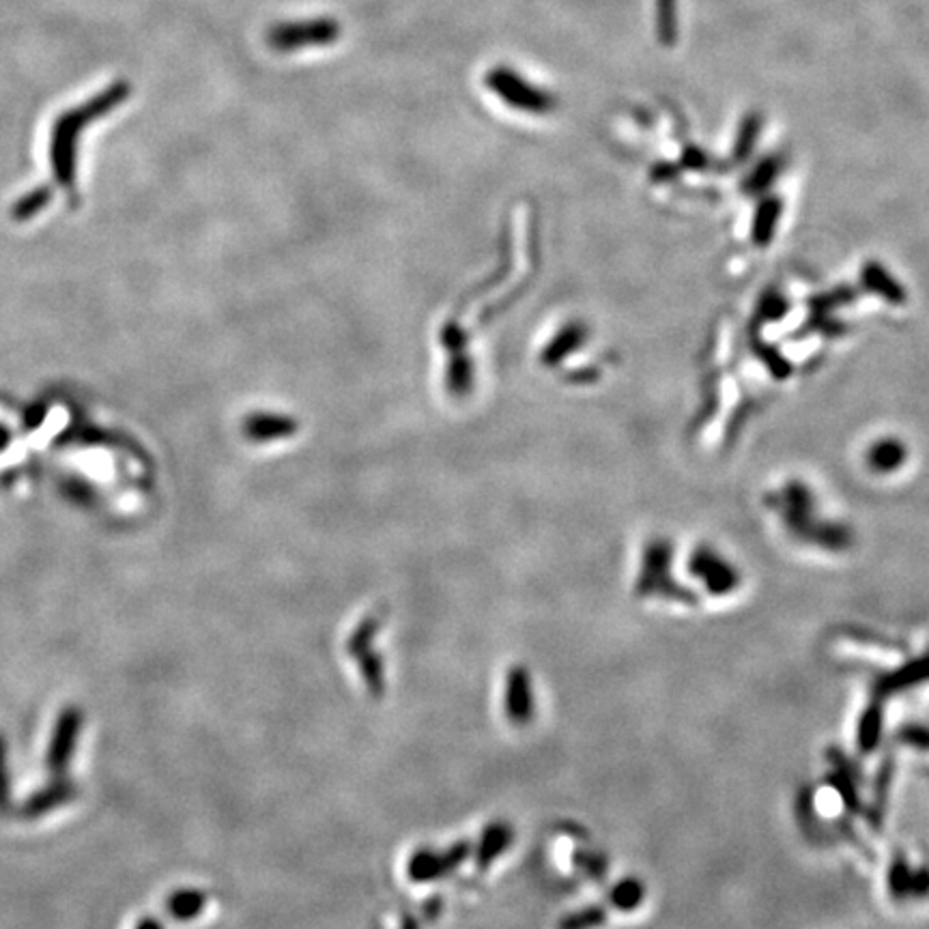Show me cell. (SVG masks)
Wrapping results in <instances>:
<instances>
[{"label":"cell","instance_id":"8992f818","mask_svg":"<svg viewBox=\"0 0 929 929\" xmlns=\"http://www.w3.org/2000/svg\"><path fill=\"white\" fill-rule=\"evenodd\" d=\"M529 687L523 669H513L508 683V713L515 721H523L529 717Z\"/></svg>","mask_w":929,"mask_h":929},{"label":"cell","instance_id":"52a82bcc","mask_svg":"<svg viewBox=\"0 0 929 929\" xmlns=\"http://www.w3.org/2000/svg\"><path fill=\"white\" fill-rule=\"evenodd\" d=\"M656 33L663 46L678 39V0H656Z\"/></svg>","mask_w":929,"mask_h":929},{"label":"cell","instance_id":"7a4b0ae2","mask_svg":"<svg viewBox=\"0 0 929 929\" xmlns=\"http://www.w3.org/2000/svg\"><path fill=\"white\" fill-rule=\"evenodd\" d=\"M486 89L502 102L527 114H547L555 108V98L549 91L523 78L508 65H495L484 75Z\"/></svg>","mask_w":929,"mask_h":929},{"label":"cell","instance_id":"30bf717a","mask_svg":"<svg viewBox=\"0 0 929 929\" xmlns=\"http://www.w3.org/2000/svg\"><path fill=\"white\" fill-rule=\"evenodd\" d=\"M508 830L506 828H493V830H488V835H486V841H484V848H482V859L488 860L491 857H495V855H499L504 848H506V844H508Z\"/></svg>","mask_w":929,"mask_h":929},{"label":"cell","instance_id":"5b68a950","mask_svg":"<svg viewBox=\"0 0 929 929\" xmlns=\"http://www.w3.org/2000/svg\"><path fill=\"white\" fill-rule=\"evenodd\" d=\"M78 786L69 779V777H50V781L46 786H41L39 790H34L18 809L16 816L24 822H33V820H41L43 816L65 807L69 802H73L78 798Z\"/></svg>","mask_w":929,"mask_h":929},{"label":"cell","instance_id":"8fae6325","mask_svg":"<svg viewBox=\"0 0 929 929\" xmlns=\"http://www.w3.org/2000/svg\"><path fill=\"white\" fill-rule=\"evenodd\" d=\"M137 929H162V926H160V921H155V919H142V921L138 923Z\"/></svg>","mask_w":929,"mask_h":929},{"label":"cell","instance_id":"6da1fadb","mask_svg":"<svg viewBox=\"0 0 929 929\" xmlns=\"http://www.w3.org/2000/svg\"><path fill=\"white\" fill-rule=\"evenodd\" d=\"M130 93H132L130 82L119 80V82H112L105 91L98 93L95 98H91L89 102L80 103V105L71 108L59 117V121L52 130V160H54L57 174H59L61 181L69 183L71 176H73L75 144H78V137L82 134V130L89 128L95 119L105 117L108 112L119 108L121 103L130 98Z\"/></svg>","mask_w":929,"mask_h":929},{"label":"cell","instance_id":"277c9868","mask_svg":"<svg viewBox=\"0 0 929 929\" xmlns=\"http://www.w3.org/2000/svg\"><path fill=\"white\" fill-rule=\"evenodd\" d=\"M84 727V713L80 706H65L57 721L46 751V768L50 777H69V768L78 749V740Z\"/></svg>","mask_w":929,"mask_h":929},{"label":"cell","instance_id":"ba28073f","mask_svg":"<svg viewBox=\"0 0 929 929\" xmlns=\"http://www.w3.org/2000/svg\"><path fill=\"white\" fill-rule=\"evenodd\" d=\"M205 901V895L199 893V891L183 889V891H176V893H172L169 897L166 908H169V912H171V917H174V919L190 921V919H194V917L201 915Z\"/></svg>","mask_w":929,"mask_h":929},{"label":"cell","instance_id":"9c48e42d","mask_svg":"<svg viewBox=\"0 0 929 929\" xmlns=\"http://www.w3.org/2000/svg\"><path fill=\"white\" fill-rule=\"evenodd\" d=\"M11 805V777H9V747L4 734H0V816H9Z\"/></svg>","mask_w":929,"mask_h":929},{"label":"cell","instance_id":"3957f363","mask_svg":"<svg viewBox=\"0 0 929 929\" xmlns=\"http://www.w3.org/2000/svg\"><path fill=\"white\" fill-rule=\"evenodd\" d=\"M343 27L334 18H314V20H297V22H280L267 31V46L280 52L291 54L306 48H323L332 46L341 39Z\"/></svg>","mask_w":929,"mask_h":929}]
</instances>
